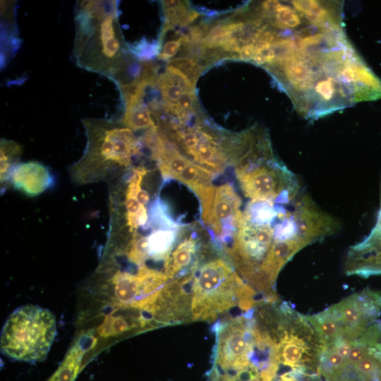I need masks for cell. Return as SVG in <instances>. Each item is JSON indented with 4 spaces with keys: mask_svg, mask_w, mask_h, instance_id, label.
Segmentation results:
<instances>
[{
    "mask_svg": "<svg viewBox=\"0 0 381 381\" xmlns=\"http://www.w3.org/2000/svg\"><path fill=\"white\" fill-rule=\"evenodd\" d=\"M73 55L78 66L104 75L116 85L133 62L119 23L116 1H78Z\"/></svg>",
    "mask_w": 381,
    "mask_h": 381,
    "instance_id": "6da1fadb",
    "label": "cell"
},
{
    "mask_svg": "<svg viewBox=\"0 0 381 381\" xmlns=\"http://www.w3.org/2000/svg\"><path fill=\"white\" fill-rule=\"evenodd\" d=\"M322 381H381V319L359 329H338L321 341Z\"/></svg>",
    "mask_w": 381,
    "mask_h": 381,
    "instance_id": "7a4b0ae2",
    "label": "cell"
},
{
    "mask_svg": "<svg viewBox=\"0 0 381 381\" xmlns=\"http://www.w3.org/2000/svg\"><path fill=\"white\" fill-rule=\"evenodd\" d=\"M255 315L274 344L279 368L318 373L322 344L308 315L279 300L257 306Z\"/></svg>",
    "mask_w": 381,
    "mask_h": 381,
    "instance_id": "3957f363",
    "label": "cell"
},
{
    "mask_svg": "<svg viewBox=\"0 0 381 381\" xmlns=\"http://www.w3.org/2000/svg\"><path fill=\"white\" fill-rule=\"evenodd\" d=\"M82 123L87 136L86 148L70 171L76 183L110 178L111 172L129 166L132 158L140 154L142 143L121 121L88 118Z\"/></svg>",
    "mask_w": 381,
    "mask_h": 381,
    "instance_id": "277c9868",
    "label": "cell"
},
{
    "mask_svg": "<svg viewBox=\"0 0 381 381\" xmlns=\"http://www.w3.org/2000/svg\"><path fill=\"white\" fill-rule=\"evenodd\" d=\"M256 293L226 261H209L193 272L190 319L213 321L236 306L247 312L260 302Z\"/></svg>",
    "mask_w": 381,
    "mask_h": 381,
    "instance_id": "5b68a950",
    "label": "cell"
},
{
    "mask_svg": "<svg viewBox=\"0 0 381 381\" xmlns=\"http://www.w3.org/2000/svg\"><path fill=\"white\" fill-rule=\"evenodd\" d=\"M56 319L48 309L25 305L14 310L2 327L1 353L18 361H44L56 336Z\"/></svg>",
    "mask_w": 381,
    "mask_h": 381,
    "instance_id": "8992f818",
    "label": "cell"
},
{
    "mask_svg": "<svg viewBox=\"0 0 381 381\" xmlns=\"http://www.w3.org/2000/svg\"><path fill=\"white\" fill-rule=\"evenodd\" d=\"M380 314L381 291L366 289L308 318L318 335L322 336L337 329L366 327Z\"/></svg>",
    "mask_w": 381,
    "mask_h": 381,
    "instance_id": "52a82bcc",
    "label": "cell"
},
{
    "mask_svg": "<svg viewBox=\"0 0 381 381\" xmlns=\"http://www.w3.org/2000/svg\"><path fill=\"white\" fill-rule=\"evenodd\" d=\"M242 201L229 183L215 187L210 217L206 225L223 245L231 242L241 216Z\"/></svg>",
    "mask_w": 381,
    "mask_h": 381,
    "instance_id": "ba28073f",
    "label": "cell"
},
{
    "mask_svg": "<svg viewBox=\"0 0 381 381\" xmlns=\"http://www.w3.org/2000/svg\"><path fill=\"white\" fill-rule=\"evenodd\" d=\"M7 179L14 187L28 196H37L54 186V175L37 162L17 163L9 170Z\"/></svg>",
    "mask_w": 381,
    "mask_h": 381,
    "instance_id": "9c48e42d",
    "label": "cell"
},
{
    "mask_svg": "<svg viewBox=\"0 0 381 381\" xmlns=\"http://www.w3.org/2000/svg\"><path fill=\"white\" fill-rule=\"evenodd\" d=\"M147 172V169L143 167L134 169L127 186L125 199L126 220L130 231L133 234L140 226L147 228L148 222V214L145 206L140 204L136 198V192L141 186L142 181Z\"/></svg>",
    "mask_w": 381,
    "mask_h": 381,
    "instance_id": "30bf717a",
    "label": "cell"
},
{
    "mask_svg": "<svg viewBox=\"0 0 381 381\" xmlns=\"http://www.w3.org/2000/svg\"><path fill=\"white\" fill-rule=\"evenodd\" d=\"M198 250V241L186 238L171 251L164 263V273L171 280L188 274L198 265L195 256Z\"/></svg>",
    "mask_w": 381,
    "mask_h": 381,
    "instance_id": "8fae6325",
    "label": "cell"
},
{
    "mask_svg": "<svg viewBox=\"0 0 381 381\" xmlns=\"http://www.w3.org/2000/svg\"><path fill=\"white\" fill-rule=\"evenodd\" d=\"M179 228L152 229L147 236L149 259L155 261L166 260L176 241Z\"/></svg>",
    "mask_w": 381,
    "mask_h": 381,
    "instance_id": "7c38bea8",
    "label": "cell"
},
{
    "mask_svg": "<svg viewBox=\"0 0 381 381\" xmlns=\"http://www.w3.org/2000/svg\"><path fill=\"white\" fill-rule=\"evenodd\" d=\"M152 114L144 102L125 107V111L121 121L132 131L151 128L157 126Z\"/></svg>",
    "mask_w": 381,
    "mask_h": 381,
    "instance_id": "4fadbf2b",
    "label": "cell"
},
{
    "mask_svg": "<svg viewBox=\"0 0 381 381\" xmlns=\"http://www.w3.org/2000/svg\"><path fill=\"white\" fill-rule=\"evenodd\" d=\"M344 271L347 275L365 277L381 274V252L360 258L346 260Z\"/></svg>",
    "mask_w": 381,
    "mask_h": 381,
    "instance_id": "5bb4252c",
    "label": "cell"
},
{
    "mask_svg": "<svg viewBox=\"0 0 381 381\" xmlns=\"http://www.w3.org/2000/svg\"><path fill=\"white\" fill-rule=\"evenodd\" d=\"M15 3L13 1H2L1 4V16L2 18L5 19L6 20L4 21L1 19V23L6 25L8 27V29L6 30V32L8 34H9L8 37L6 41L4 42H1V51L3 49V55L4 59L5 60V57L13 53L15 49H17L16 47V44H18L16 42H15L16 38L18 39V37L15 35L16 31V21H15Z\"/></svg>",
    "mask_w": 381,
    "mask_h": 381,
    "instance_id": "9a60e30c",
    "label": "cell"
},
{
    "mask_svg": "<svg viewBox=\"0 0 381 381\" xmlns=\"http://www.w3.org/2000/svg\"><path fill=\"white\" fill-rule=\"evenodd\" d=\"M1 180L7 179L11 168L15 165L20 157L22 147L20 145L13 141L1 139Z\"/></svg>",
    "mask_w": 381,
    "mask_h": 381,
    "instance_id": "2e32d148",
    "label": "cell"
},
{
    "mask_svg": "<svg viewBox=\"0 0 381 381\" xmlns=\"http://www.w3.org/2000/svg\"><path fill=\"white\" fill-rule=\"evenodd\" d=\"M168 66L181 71L193 85L201 72V67L196 63L195 59L188 57L169 60Z\"/></svg>",
    "mask_w": 381,
    "mask_h": 381,
    "instance_id": "e0dca14e",
    "label": "cell"
},
{
    "mask_svg": "<svg viewBox=\"0 0 381 381\" xmlns=\"http://www.w3.org/2000/svg\"><path fill=\"white\" fill-rule=\"evenodd\" d=\"M284 372L277 373L273 381H322L316 373H312L300 369H285Z\"/></svg>",
    "mask_w": 381,
    "mask_h": 381,
    "instance_id": "ac0fdd59",
    "label": "cell"
},
{
    "mask_svg": "<svg viewBox=\"0 0 381 381\" xmlns=\"http://www.w3.org/2000/svg\"><path fill=\"white\" fill-rule=\"evenodd\" d=\"M183 43L181 35L176 40L167 42L163 45L162 52L158 54V59L164 61L171 59L176 54Z\"/></svg>",
    "mask_w": 381,
    "mask_h": 381,
    "instance_id": "d6986e66",
    "label": "cell"
},
{
    "mask_svg": "<svg viewBox=\"0 0 381 381\" xmlns=\"http://www.w3.org/2000/svg\"><path fill=\"white\" fill-rule=\"evenodd\" d=\"M196 97L193 91H185L177 101L179 111L185 116L186 113L193 110L195 105Z\"/></svg>",
    "mask_w": 381,
    "mask_h": 381,
    "instance_id": "ffe728a7",
    "label": "cell"
},
{
    "mask_svg": "<svg viewBox=\"0 0 381 381\" xmlns=\"http://www.w3.org/2000/svg\"><path fill=\"white\" fill-rule=\"evenodd\" d=\"M255 54V48L251 44L241 47L238 53V59L243 61H251Z\"/></svg>",
    "mask_w": 381,
    "mask_h": 381,
    "instance_id": "44dd1931",
    "label": "cell"
},
{
    "mask_svg": "<svg viewBox=\"0 0 381 381\" xmlns=\"http://www.w3.org/2000/svg\"><path fill=\"white\" fill-rule=\"evenodd\" d=\"M136 198L140 204L145 206L150 201L149 193L141 188V186L138 189L136 192Z\"/></svg>",
    "mask_w": 381,
    "mask_h": 381,
    "instance_id": "7402d4cb",
    "label": "cell"
}]
</instances>
